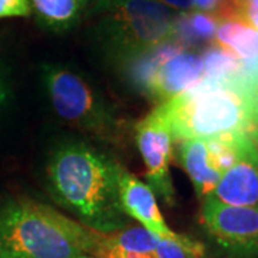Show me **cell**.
I'll use <instances>...</instances> for the list:
<instances>
[{"label":"cell","instance_id":"8992f818","mask_svg":"<svg viewBox=\"0 0 258 258\" xmlns=\"http://www.w3.org/2000/svg\"><path fill=\"white\" fill-rule=\"evenodd\" d=\"M201 222L205 231L224 248L241 255H258V208L204 198Z\"/></svg>","mask_w":258,"mask_h":258},{"label":"cell","instance_id":"44dd1931","mask_svg":"<svg viewBox=\"0 0 258 258\" xmlns=\"http://www.w3.org/2000/svg\"><path fill=\"white\" fill-rule=\"evenodd\" d=\"M5 101H6V88L3 86V83L0 81V106L5 103Z\"/></svg>","mask_w":258,"mask_h":258},{"label":"cell","instance_id":"7c38bea8","mask_svg":"<svg viewBox=\"0 0 258 258\" xmlns=\"http://www.w3.org/2000/svg\"><path fill=\"white\" fill-rule=\"evenodd\" d=\"M179 161L188 174L197 195L204 200L210 197L221 174L212 166L205 139H186L179 145Z\"/></svg>","mask_w":258,"mask_h":258},{"label":"cell","instance_id":"30bf717a","mask_svg":"<svg viewBox=\"0 0 258 258\" xmlns=\"http://www.w3.org/2000/svg\"><path fill=\"white\" fill-rule=\"evenodd\" d=\"M159 237L144 227H125L103 234L95 258H158Z\"/></svg>","mask_w":258,"mask_h":258},{"label":"cell","instance_id":"6da1fadb","mask_svg":"<svg viewBox=\"0 0 258 258\" xmlns=\"http://www.w3.org/2000/svg\"><path fill=\"white\" fill-rule=\"evenodd\" d=\"M122 165L82 142H68L50 154L47 185L56 203L85 227L112 234L128 227L119 198Z\"/></svg>","mask_w":258,"mask_h":258},{"label":"cell","instance_id":"7a4b0ae2","mask_svg":"<svg viewBox=\"0 0 258 258\" xmlns=\"http://www.w3.org/2000/svg\"><path fill=\"white\" fill-rule=\"evenodd\" d=\"M102 237L29 198H13L0 205V258L95 257Z\"/></svg>","mask_w":258,"mask_h":258},{"label":"cell","instance_id":"ffe728a7","mask_svg":"<svg viewBox=\"0 0 258 258\" xmlns=\"http://www.w3.org/2000/svg\"><path fill=\"white\" fill-rule=\"evenodd\" d=\"M222 0H194L192 10L197 12H204V13H211L214 15L217 10L220 9Z\"/></svg>","mask_w":258,"mask_h":258},{"label":"cell","instance_id":"603a6c76","mask_svg":"<svg viewBox=\"0 0 258 258\" xmlns=\"http://www.w3.org/2000/svg\"><path fill=\"white\" fill-rule=\"evenodd\" d=\"M78 258H95L92 255H82V257H78Z\"/></svg>","mask_w":258,"mask_h":258},{"label":"cell","instance_id":"3957f363","mask_svg":"<svg viewBox=\"0 0 258 258\" xmlns=\"http://www.w3.org/2000/svg\"><path fill=\"white\" fill-rule=\"evenodd\" d=\"M174 141L251 132L249 91L241 81H208L157 106Z\"/></svg>","mask_w":258,"mask_h":258},{"label":"cell","instance_id":"277c9868","mask_svg":"<svg viewBox=\"0 0 258 258\" xmlns=\"http://www.w3.org/2000/svg\"><path fill=\"white\" fill-rule=\"evenodd\" d=\"M95 42L111 62L131 64L174 39L176 12L155 0H95Z\"/></svg>","mask_w":258,"mask_h":258},{"label":"cell","instance_id":"2e32d148","mask_svg":"<svg viewBox=\"0 0 258 258\" xmlns=\"http://www.w3.org/2000/svg\"><path fill=\"white\" fill-rule=\"evenodd\" d=\"M205 248L201 242L176 234L175 238H159L158 258H203Z\"/></svg>","mask_w":258,"mask_h":258},{"label":"cell","instance_id":"7402d4cb","mask_svg":"<svg viewBox=\"0 0 258 258\" xmlns=\"http://www.w3.org/2000/svg\"><path fill=\"white\" fill-rule=\"evenodd\" d=\"M251 138H252V141H254V145H255V149H257V154H258V137H252V135H251Z\"/></svg>","mask_w":258,"mask_h":258},{"label":"cell","instance_id":"5bb4252c","mask_svg":"<svg viewBox=\"0 0 258 258\" xmlns=\"http://www.w3.org/2000/svg\"><path fill=\"white\" fill-rule=\"evenodd\" d=\"M218 19L211 13L204 12H182L176 13L174 23V39L185 49H192L200 45L214 42Z\"/></svg>","mask_w":258,"mask_h":258},{"label":"cell","instance_id":"9a60e30c","mask_svg":"<svg viewBox=\"0 0 258 258\" xmlns=\"http://www.w3.org/2000/svg\"><path fill=\"white\" fill-rule=\"evenodd\" d=\"M205 79L230 81L244 71V64L225 49L212 45L203 53Z\"/></svg>","mask_w":258,"mask_h":258},{"label":"cell","instance_id":"ba28073f","mask_svg":"<svg viewBox=\"0 0 258 258\" xmlns=\"http://www.w3.org/2000/svg\"><path fill=\"white\" fill-rule=\"evenodd\" d=\"M211 197L228 205L258 208V154L249 134L235 164L222 174Z\"/></svg>","mask_w":258,"mask_h":258},{"label":"cell","instance_id":"8fae6325","mask_svg":"<svg viewBox=\"0 0 258 258\" xmlns=\"http://www.w3.org/2000/svg\"><path fill=\"white\" fill-rule=\"evenodd\" d=\"M214 45L225 49L242 62L244 68L258 72V30L241 19H222L214 36Z\"/></svg>","mask_w":258,"mask_h":258},{"label":"cell","instance_id":"ac0fdd59","mask_svg":"<svg viewBox=\"0 0 258 258\" xmlns=\"http://www.w3.org/2000/svg\"><path fill=\"white\" fill-rule=\"evenodd\" d=\"M249 91V120H251V132L249 135L258 137V79L252 81L248 86Z\"/></svg>","mask_w":258,"mask_h":258},{"label":"cell","instance_id":"d6986e66","mask_svg":"<svg viewBox=\"0 0 258 258\" xmlns=\"http://www.w3.org/2000/svg\"><path fill=\"white\" fill-rule=\"evenodd\" d=\"M155 2L172 9L176 13L191 12L194 8V0H155Z\"/></svg>","mask_w":258,"mask_h":258},{"label":"cell","instance_id":"9c48e42d","mask_svg":"<svg viewBox=\"0 0 258 258\" xmlns=\"http://www.w3.org/2000/svg\"><path fill=\"white\" fill-rule=\"evenodd\" d=\"M119 198L123 212L142 224L145 230L154 232L159 238H175L176 232L168 227L158 208L155 192L123 166L119 175Z\"/></svg>","mask_w":258,"mask_h":258},{"label":"cell","instance_id":"e0dca14e","mask_svg":"<svg viewBox=\"0 0 258 258\" xmlns=\"http://www.w3.org/2000/svg\"><path fill=\"white\" fill-rule=\"evenodd\" d=\"M30 13V0H0V19L26 18Z\"/></svg>","mask_w":258,"mask_h":258},{"label":"cell","instance_id":"52a82bcc","mask_svg":"<svg viewBox=\"0 0 258 258\" xmlns=\"http://www.w3.org/2000/svg\"><path fill=\"white\" fill-rule=\"evenodd\" d=\"M135 138L147 168L145 178L149 188L168 205H174L175 189L169 174V165L174 155V138L158 108L137 125Z\"/></svg>","mask_w":258,"mask_h":258},{"label":"cell","instance_id":"5b68a950","mask_svg":"<svg viewBox=\"0 0 258 258\" xmlns=\"http://www.w3.org/2000/svg\"><path fill=\"white\" fill-rule=\"evenodd\" d=\"M42 81L59 118L103 141L119 137V122L91 83L59 64H43Z\"/></svg>","mask_w":258,"mask_h":258},{"label":"cell","instance_id":"4fadbf2b","mask_svg":"<svg viewBox=\"0 0 258 258\" xmlns=\"http://www.w3.org/2000/svg\"><path fill=\"white\" fill-rule=\"evenodd\" d=\"M93 3L95 0H30L37 22L57 33L75 28Z\"/></svg>","mask_w":258,"mask_h":258}]
</instances>
